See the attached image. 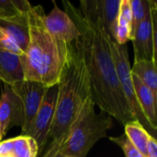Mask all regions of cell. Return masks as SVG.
I'll use <instances>...</instances> for the list:
<instances>
[{
    "mask_svg": "<svg viewBox=\"0 0 157 157\" xmlns=\"http://www.w3.org/2000/svg\"><path fill=\"white\" fill-rule=\"evenodd\" d=\"M63 4L64 12L73 19L80 32L93 103L122 125L137 121L120 85L106 40L107 31L100 19L80 11L69 1H63Z\"/></svg>",
    "mask_w": 157,
    "mask_h": 157,
    "instance_id": "1",
    "label": "cell"
},
{
    "mask_svg": "<svg viewBox=\"0 0 157 157\" xmlns=\"http://www.w3.org/2000/svg\"><path fill=\"white\" fill-rule=\"evenodd\" d=\"M57 86L55 112L50 132L52 143L49 149L63 143L86 103L91 99L89 77L80 38L67 45Z\"/></svg>",
    "mask_w": 157,
    "mask_h": 157,
    "instance_id": "2",
    "label": "cell"
},
{
    "mask_svg": "<svg viewBox=\"0 0 157 157\" xmlns=\"http://www.w3.org/2000/svg\"><path fill=\"white\" fill-rule=\"evenodd\" d=\"M45 13L41 6L30 5L28 10L29 40L22 56L24 79L52 86L57 85L65 59L66 48H62L44 25Z\"/></svg>",
    "mask_w": 157,
    "mask_h": 157,
    "instance_id": "3",
    "label": "cell"
},
{
    "mask_svg": "<svg viewBox=\"0 0 157 157\" xmlns=\"http://www.w3.org/2000/svg\"><path fill=\"white\" fill-rule=\"evenodd\" d=\"M112 127V117L102 110L96 113L95 104L89 99L63 143L53 149H48L42 157H55L58 155L86 157L94 144L106 137L107 132Z\"/></svg>",
    "mask_w": 157,
    "mask_h": 157,
    "instance_id": "4",
    "label": "cell"
},
{
    "mask_svg": "<svg viewBox=\"0 0 157 157\" xmlns=\"http://www.w3.org/2000/svg\"><path fill=\"white\" fill-rule=\"evenodd\" d=\"M106 40L108 41L109 51L111 53L112 60L114 62V65L116 68L118 79L120 85L122 88L128 105L134 115L135 119L143 125V127L147 130H152L149 123L147 122L145 117L144 116L139 103L136 98L133 82H132V67L130 65L129 61V53L126 44L121 45L117 43L108 33L106 34ZM148 132V131H147Z\"/></svg>",
    "mask_w": 157,
    "mask_h": 157,
    "instance_id": "5",
    "label": "cell"
},
{
    "mask_svg": "<svg viewBox=\"0 0 157 157\" xmlns=\"http://www.w3.org/2000/svg\"><path fill=\"white\" fill-rule=\"evenodd\" d=\"M146 1L145 17L132 39L134 62L140 60L156 61V2Z\"/></svg>",
    "mask_w": 157,
    "mask_h": 157,
    "instance_id": "6",
    "label": "cell"
},
{
    "mask_svg": "<svg viewBox=\"0 0 157 157\" xmlns=\"http://www.w3.org/2000/svg\"><path fill=\"white\" fill-rule=\"evenodd\" d=\"M17 97L20 104L23 126L21 135H24L32 123L34 117L50 86L36 81L23 79L9 86Z\"/></svg>",
    "mask_w": 157,
    "mask_h": 157,
    "instance_id": "7",
    "label": "cell"
},
{
    "mask_svg": "<svg viewBox=\"0 0 157 157\" xmlns=\"http://www.w3.org/2000/svg\"><path fill=\"white\" fill-rule=\"evenodd\" d=\"M58 95V86L54 85L48 88L43 100L34 117L32 123L24 135L31 137L37 144L39 154L44 149L52 126L55 106Z\"/></svg>",
    "mask_w": 157,
    "mask_h": 157,
    "instance_id": "8",
    "label": "cell"
},
{
    "mask_svg": "<svg viewBox=\"0 0 157 157\" xmlns=\"http://www.w3.org/2000/svg\"><path fill=\"white\" fill-rule=\"evenodd\" d=\"M44 25L51 36L62 48H65L80 38V32L73 19L56 4H54L52 11L45 15Z\"/></svg>",
    "mask_w": 157,
    "mask_h": 157,
    "instance_id": "9",
    "label": "cell"
},
{
    "mask_svg": "<svg viewBox=\"0 0 157 157\" xmlns=\"http://www.w3.org/2000/svg\"><path fill=\"white\" fill-rule=\"evenodd\" d=\"M80 11L98 17L107 33L114 40L121 0L80 1Z\"/></svg>",
    "mask_w": 157,
    "mask_h": 157,
    "instance_id": "10",
    "label": "cell"
},
{
    "mask_svg": "<svg viewBox=\"0 0 157 157\" xmlns=\"http://www.w3.org/2000/svg\"><path fill=\"white\" fill-rule=\"evenodd\" d=\"M13 125L23 126L20 104L11 87L3 83L0 98V142Z\"/></svg>",
    "mask_w": 157,
    "mask_h": 157,
    "instance_id": "11",
    "label": "cell"
},
{
    "mask_svg": "<svg viewBox=\"0 0 157 157\" xmlns=\"http://www.w3.org/2000/svg\"><path fill=\"white\" fill-rule=\"evenodd\" d=\"M0 27L12 38L18 48L25 52L29 40L28 11L14 17L0 18Z\"/></svg>",
    "mask_w": 157,
    "mask_h": 157,
    "instance_id": "12",
    "label": "cell"
},
{
    "mask_svg": "<svg viewBox=\"0 0 157 157\" xmlns=\"http://www.w3.org/2000/svg\"><path fill=\"white\" fill-rule=\"evenodd\" d=\"M132 75V82L137 101L141 108V110L149 123L152 131L155 133L157 127L156 116V100L157 97L154 93L144 86L135 75Z\"/></svg>",
    "mask_w": 157,
    "mask_h": 157,
    "instance_id": "13",
    "label": "cell"
},
{
    "mask_svg": "<svg viewBox=\"0 0 157 157\" xmlns=\"http://www.w3.org/2000/svg\"><path fill=\"white\" fill-rule=\"evenodd\" d=\"M23 79L20 56L0 49V80L11 86Z\"/></svg>",
    "mask_w": 157,
    "mask_h": 157,
    "instance_id": "14",
    "label": "cell"
},
{
    "mask_svg": "<svg viewBox=\"0 0 157 157\" xmlns=\"http://www.w3.org/2000/svg\"><path fill=\"white\" fill-rule=\"evenodd\" d=\"M132 17L130 0H121L114 40L121 45H125L128 40H132Z\"/></svg>",
    "mask_w": 157,
    "mask_h": 157,
    "instance_id": "15",
    "label": "cell"
},
{
    "mask_svg": "<svg viewBox=\"0 0 157 157\" xmlns=\"http://www.w3.org/2000/svg\"><path fill=\"white\" fill-rule=\"evenodd\" d=\"M132 75H135L157 97L156 61L140 60L134 62L132 67Z\"/></svg>",
    "mask_w": 157,
    "mask_h": 157,
    "instance_id": "16",
    "label": "cell"
},
{
    "mask_svg": "<svg viewBox=\"0 0 157 157\" xmlns=\"http://www.w3.org/2000/svg\"><path fill=\"white\" fill-rule=\"evenodd\" d=\"M125 135L129 141L144 155L147 157L146 145L150 133L143 127V125L138 121H134L124 125Z\"/></svg>",
    "mask_w": 157,
    "mask_h": 157,
    "instance_id": "17",
    "label": "cell"
},
{
    "mask_svg": "<svg viewBox=\"0 0 157 157\" xmlns=\"http://www.w3.org/2000/svg\"><path fill=\"white\" fill-rule=\"evenodd\" d=\"M39 148L29 136L20 135L13 138V149L9 157H37Z\"/></svg>",
    "mask_w": 157,
    "mask_h": 157,
    "instance_id": "18",
    "label": "cell"
},
{
    "mask_svg": "<svg viewBox=\"0 0 157 157\" xmlns=\"http://www.w3.org/2000/svg\"><path fill=\"white\" fill-rule=\"evenodd\" d=\"M30 5L27 0H0V18L10 17L26 12Z\"/></svg>",
    "mask_w": 157,
    "mask_h": 157,
    "instance_id": "19",
    "label": "cell"
},
{
    "mask_svg": "<svg viewBox=\"0 0 157 157\" xmlns=\"http://www.w3.org/2000/svg\"><path fill=\"white\" fill-rule=\"evenodd\" d=\"M131 9H132V40L135 35V32L144 20L146 12V4L147 1L141 0H130Z\"/></svg>",
    "mask_w": 157,
    "mask_h": 157,
    "instance_id": "20",
    "label": "cell"
},
{
    "mask_svg": "<svg viewBox=\"0 0 157 157\" xmlns=\"http://www.w3.org/2000/svg\"><path fill=\"white\" fill-rule=\"evenodd\" d=\"M109 140L122 149L125 157H145L129 141L125 134L119 137H110Z\"/></svg>",
    "mask_w": 157,
    "mask_h": 157,
    "instance_id": "21",
    "label": "cell"
},
{
    "mask_svg": "<svg viewBox=\"0 0 157 157\" xmlns=\"http://www.w3.org/2000/svg\"><path fill=\"white\" fill-rule=\"evenodd\" d=\"M0 49L9 52L11 53L22 56L24 52L18 48L12 38L0 27Z\"/></svg>",
    "mask_w": 157,
    "mask_h": 157,
    "instance_id": "22",
    "label": "cell"
},
{
    "mask_svg": "<svg viewBox=\"0 0 157 157\" xmlns=\"http://www.w3.org/2000/svg\"><path fill=\"white\" fill-rule=\"evenodd\" d=\"M13 149V138L0 142V156L9 157Z\"/></svg>",
    "mask_w": 157,
    "mask_h": 157,
    "instance_id": "23",
    "label": "cell"
},
{
    "mask_svg": "<svg viewBox=\"0 0 157 157\" xmlns=\"http://www.w3.org/2000/svg\"><path fill=\"white\" fill-rule=\"evenodd\" d=\"M147 157H157V143L156 139L153 135H149L147 145H146Z\"/></svg>",
    "mask_w": 157,
    "mask_h": 157,
    "instance_id": "24",
    "label": "cell"
},
{
    "mask_svg": "<svg viewBox=\"0 0 157 157\" xmlns=\"http://www.w3.org/2000/svg\"><path fill=\"white\" fill-rule=\"evenodd\" d=\"M55 157H72V156H67V155H58Z\"/></svg>",
    "mask_w": 157,
    "mask_h": 157,
    "instance_id": "25",
    "label": "cell"
},
{
    "mask_svg": "<svg viewBox=\"0 0 157 157\" xmlns=\"http://www.w3.org/2000/svg\"><path fill=\"white\" fill-rule=\"evenodd\" d=\"M0 157H3V156H0Z\"/></svg>",
    "mask_w": 157,
    "mask_h": 157,
    "instance_id": "26",
    "label": "cell"
}]
</instances>
